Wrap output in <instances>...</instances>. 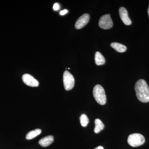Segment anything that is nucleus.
I'll return each mask as SVG.
<instances>
[{"label": "nucleus", "mask_w": 149, "mask_h": 149, "mask_svg": "<svg viewBox=\"0 0 149 149\" xmlns=\"http://www.w3.org/2000/svg\"><path fill=\"white\" fill-rule=\"evenodd\" d=\"M111 47L114 49L118 52L123 53L125 52L127 49L126 46L117 42H113L111 44Z\"/></svg>", "instance_id": "obj_11"}, {"label": "nucleus", "mask_w": 149, "mask_h": 149, "mask_svg": "<svg viewBox=\"0 0 149 149\" xmlns=\"http://www.w3.org/2000/svg\"><path fill=\"white\" fill-rule=\"evenodd\" d=\"M145 139L143 135L139 133H133L128 136V143L133 147L140 146L145 143Z\"/></svg>", "instance_id": "obj_3"}, {"label": "nucleus", "mask_w": 149, "mask_h": 149, "mask_svg": "<svg viewBox=\"0 0 149 149\" xmlns=\"http://www.w3.org/2000/svg\"><path fill=\"white\" fill-rule=\"evenodd\" d=\"M67 13L68 10L65 9L64 10L61 11L60 13V14L61 15H63Z\"/></svg>", "instance_id": "obj_16"}, {"label": "nucleus", "mask_w": 149, "mask_h": 149, "mask_svg": "<svg viewBox=\"0 0 149 149\" xmlns=\"http://www.w3.org/2000/svg\"><path fill=\"white\" fill-rule=\"evenodd\" d=\"M99 25L103 29H110L113 26V23L109 14L104 15L100 18Z\"/></svg>", "instance_id": "obj_5"}, {"label": "nucleus", "mask_w": 149, "mask_h": 149, "mask_svg": "<svg viewBox=\"0 0 149 149\" xmlns=\"http://www.w3.org/2000/svg\"><path fill=\"white\" fill-rule=\"evenodd\" d=\"M90 17L88 14L85 13L77 19L75 24V27L76 29H80L85 27L88 24L90 20Z\"/></svg>", "instance_id": "obj_7"}, {"label": "nucleus", "mask_w": 149, "mask_h": 149, "mask_svg": "<svg viewBox=\"0 0 149 149\" xmlns=\"http://www.w3.org/2000/svg\"><path fill=\"white\" fill-rule=\"evenodd\" d=\"M94 149H104V148L103 147L100 146L97 147V148H95Z\"/></svg>", "instance_id": "obj_17"}, {"label": "nucleus", "mask_w": 149, "mask_h": 149, "mask_svg": "<svg viewBox=\"0 0 149 149\" xmlns=\"http://www.w3.org/2000/svg\"><path fill=\"white\" fill-rule=\"evenodd\" d=\"M54 141V137L52 136H48L40 139L39 141V143L40 146L43 147L49 146Z\"/></svg>", "instance_id": "obj_9"}, {"label": "nucleus", "mask_w": 149, "mask_h": 149, "mask_svg": "<svg viewBox=\"0 0 149 149\" xmlns=\"http://www.w3.org/2000/svg\"><path fill=\"white\" fill-rule=\"evenodd\" d=\"M95 62L98 65H103L105 63V59L104 56L100 52H96L95 54Z\"/></svg>", "instance_id": "obj_10"}, {"label": "nucleus", "mask_w": 149, "mask_h": 149, "mask_svg": "<svg viewBox=\"0 0 149 149\" xmlns=\"http://www.w3.org/2000/svg\"><path fill=\"white\" fill-rule=\"evenodd\" d=\"M22 80L25 85L32 87H38L39 83L38 80L29 74H24L22 75Z\"/></svg>", "instance_id": "obj_6"}, {"label": "nucleus", "mask_w": 149, "mask_h": 149, "mask_svg": "<svg viewBox=\"0 0 149 149\" xmlns=\"http://www.w3.org/2000/svg\"><path fill=\"white\" fill-rule=\"evenodd\" d=\"M42 132V130L41 129L37 128L35 130H32V131H29L27 133L26 136V139L27 140H31L34 139L37 136H39L41 134Z\"/></svg>", "instance_id": "obj_12"}, {"label": "nucleus", "mask_w": 149, "mask_h": 149, "mask_svg": "<svg viewBox=\"0 0 149 149\" xmlns=\"http://www.w3.org/2000/svg\"><path fill=\"white\" fill-rule=\"evenodd\" d=\"M80 122L83 127H86L89 122V120L87 116L85 114L81 115L80 117Z\"/></svg>", "instance_id": "obj_14"}, {"label": "nucleus", "mask_w": 149, "mask_h": 149, "mask_svg": "<svg viewBox=\"0 0 149 149\" xmlns=\"http://www.w3.org/2000/svg\"><path fill=\"white\" fill-rule=\"evenodd\" d=\"M119 15L123 22L126 25H130L132 23L131 19L128 16V13L125 8L121 7L119 9Z\"/></svg>", "instance_id": "obj_8"}, {"label": "nucleus", "mask_w": 149, "mask_h": 149, "mask_svg": "<svg viewBox=\"0 0 149 149\" xmlns=\"http://www.w3.org/2000/svg\"><path fill=\"white\" fill-rule=\"evenodd\" d=\"M136 96L142 102H149V87L147 82L143 79L138 80L135 86Z\"/></svg>", "instance_id": "obj_1"}, {"label": "nucleus", "mask_w": 149, "mask_h": 149, "mask_svg": "<svg viewBox=\"0 0 149 149\" xmlns=\"http://www.w3.org/2000/svg\"><path fill=\"white\" fill-rule=\"evenodd\" d=\"M95 128L94 129V132L95 133H100L102 130L104 129V125L102 121L100 119H96L95 120Z\"/></svg>", "instance_id": "obj_13"}, {"label": "nucleus", "mask_w": 149, "mask_h": 149, "mask_svg": "<svg viewBox=\"0 0 149 149\" xmlns=\"http://www.w3.org/2000/svg\"><path fill=\"white\" fill-rule=\"evenodd\" d=\"M59 8V5L57 3H55L53 6V9L54 10H58Z\"/></svg>", "instance_id": "obj_15"}, {"label": "nucleus", "mask_w": 149, "mask_h": 149, "mask_svg": "<svg viewBox=\"0 0 149 149\" xmlns=\"http://www.w3.org/2000/svg\"><path fill=\"white\" fill-rule=\"evenodd\" d=\"M93 95L96 102L103 105L106 103L107 97L104 88L101 85H97L94 87Z\"/></svg>", "instance_id": "obj_2"}, {"label": "nucleus", "mask_w": 149, "mask_h": 149, "mask_svg": "<svg viewBox=\"0 0 149 149\" xmlns=\"http://www.w3.org/2000/svg\"><path fill=\"white\" fill-rule=\"evenodd\" d=\"M148 15H149V6L148 8Z\"/></svg>", "instance_id": "obj_18"}, {"label": "nucleus", "mask_w": 149, "mask_h": 149, "mask_svg": "<svg viewBox=\"0 0 149 149\" xmlns=\"http://www.w3.org/2000/svg\"><path fill=\"white\" fill-rule=\"evenodd\" d=\"M63 82L65 89L67 91L72 90L74 85L73 75L68 71H65L63 74Z\"/></svg>", "instance_id": "obj_4"}]
</instances>
